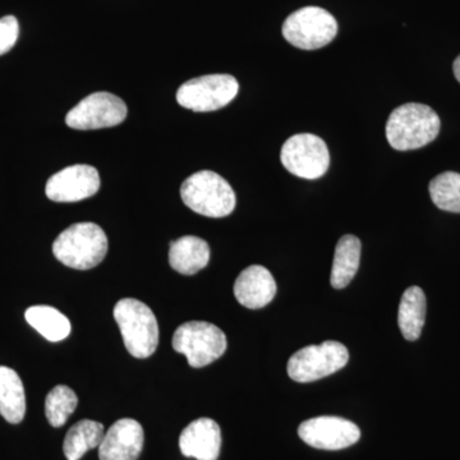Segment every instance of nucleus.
Instances as JSON below:
<instances>
[{"mask_svg":"<svg viewBox=\"0 0 460 460\" xmlns=\"http://www.w3.org/2000/svg\"><path fill=\"white\" fill-rule=\"evenodd\" d=\"M181 452L187 458L217 460L222 449V431L211 419H199L181 431Z\"/></svg>","mask_w":460,"mask_h":460,"instance_id":"14","label":"nucleus"},{"mask_svg":"<svg viewBox=\"0 0 460 460\" xmlns=\"http://www.w3.org/2000/svg\"><path fill=\"white\" fill-rule=\"evenodd\" d=\"M58 261L75 270H90L108 253V237L95 223H77L63 230L53 243Z\"/></svg>","mask_w":460,"mask_h":460,"instance_id":"2","label":"nucleus"},{"mask_svg":"<svg viewBox=\"0 0 460 460\" xmlns=\"http://www.w3.org/2000/svg\"><path fill=\"white\" fill-rule=\"evenodd\" d=\"M298 435L305 444L320 450H341L358 443L361 429L341 417L321 416L305 420Z\"/></svg>","mask_w":460,"mask_h":460,"instance_id":"11","label":"nucleus"},{"mask_svg":"<svg viewBox=\"0 0 460 460\" xmlns=\"http://www.w3.org/2000/svg\"><path fill=\"white\" fill-rule=\"evenodd\" d=\"M25 317L36 332L53 343L65 341L71 334L68 317L50 305H32L26 311Z\"/></svg>","mask_w":460,"mask_h":460,"instance_id":"21","label":"nucleus"},{"mask_svg":"<svg viewBox=\"0 0 460 460\" xmlns=\"http://www.w3.org/2000/svg\"><path fill=\"white\" fill-rule=\"evenodd\" d=\"M454 75H456V80L460 84V56L456 58V62L453 65Z\"/></svg>","mask_w":460,"mask_h":460,"instance_id":"25","label":"nucleus"},{"mask_svg":"<svg viewBox=\"0 0 460 460\" xmlns=\"http://www.w3.org/2000/svg\"><path fill=\"white\" fill-rule=\"evenodd\" d=\"M338 33V22L332 13L320 7H305L284 21V39L302 50L326 47Z\"/></svg>","mask_w":460,"mask_h":460,"instance_id":"7","label":"nucleus"},{"mask_svg":"<svg viewBox=\"0 0 460 460\" xmlns=\"http://www.w3.org/2000/svg\"><path fill=\"white\" fill-rule=\"evenodd\" d=\"M20 36V25L14 16L0 18V56L7 54L16 45Z\"/></svg>","mask_w":460,"mask_h":460,"instance_id":"24","label":"nucleus"},{"mask_svg":"<svg viewBox=\"0 0 460 460\" xmlns=\"http://www.w3.org/2000/svg\"><path fill=\"white\" fill-rule=\"evenodd\" d=\"M104 426L96 420H83L66 432L63 452L66 460H80L91 449L100 447L104 438Z\"/></svg>","mask_w":460,"mask_h":460,"instance_id":"20","label":"nucleus"},{"mask_svg":"<svg viewBox=\"0 0 460 460\" xmlns=\"http://www.w3.org/2000/svg\"><path fill=\"white\" fill-rule=\"evenodd\" d=\"M425 292L420 287H410L402 296L398 311V323L402 337L414 341L420 338L426 320Z\"/></svg>","mask_w":460,"mask_h":460,"instance_id":"19","label":"nucleus"},{"mask_svg":"<svg viewBox=\"0 0 460 460\" xmlns=\"http://www.w3.org/2000/svg\"><path fill=\"white\" fill-rule=\"evenodd\" d=\"M181 198L190 210L208 217H228L237 204L228 181L211 171L198 172L187 178L181 183Z\"/></svg>","mask_w":460,"mask_h":460,"instance_id":"4","label":"nucleus"},{"mask_svg":"<svg viewBox=\"0 0 460 460\" xmlns=\"http://www.w3.org/2000/svg\"><path fill=\"white\" fill-rule=\"evenodd\" d=\"M429 196L440 210L460 213V174L445 172L429 181Z\"/></svg>","mask_w":460,"mask_h":460,"instance_id":"22","label":"nucleus"},{"mask_svg":"<svg viewBox=\"0 0 460 460\" xmlns=\"http://www.w3.org/2000/svg\"><path fill=\"white\" fill-rule=\"evenodd\" d=\"M127 113L128 111L122 99L100 91L91 93L71 109L66 114V123L78 131H93L123 123Z\"/></svg>","mask_w":460,"mask_h":460,"instance_id":"10","label":"nucleus"},{"mask_svg":"<svg viewBox=\"0 0 460 460\" xmlns=\"http://www.w3.org/2000/svg\"><path fill=\"white\" fill-rule=\"evenodd\" d=\"M361 241L356 235L347 234L341 238L335 247L334 262H332L330 283L335 289H343L358 271L361 261Z\"/></svg>","mask_w":460,"mask_h":460,"instance_id":"18","label":"nucleus"},{"mask_svg":"<svg viewBox=\"0 0 460 460\" xmlns=\"http://www.w3.org/2000/svg\"><path fill=\"white\" fill-rule=\"evenodd\" d=\"M233 290L239 304L250 310H259L274 299L277 283L268 269L252 265L239 274Z\"/></svg>","mask_w":460,"mask_h":460,"instance_id":"15","label":"nucleus"},{"mask_svg":"<svg viewBox=\"0 0 460 460\" xmlns=\"http://www.w3.org/2000/svg\"><path fill=\"white\" fill-rule=\"evenodd\" d=\"M210 261V247L204 239L184 235L172 242L169 248V263L172 270L183 275H195Z\"/></svg>","mask_w":460,"mask_h":460,"instance_id":"16","label":"nucleus"},{"mask_svg":"<svg viewBox=\"0 0 460 460\" xmlns=\"http://www.w3.org/2000/svg\"><path fill=\"white\" fill-rule=\"evenodd\" d=\"M113 314L128 353L135 358L153 356L159 345V325L151 308L138 299L124 298Z\"/></svg>","mask_w":460,"mask_h":460,"instance_id":"3","label":"nucleus"},{"mask_svg":"<svg viewBox=\"0 0 460 460\" xmlns=\"http://www.w3.org/2000/svg\"><path fill=\"white\" fill-rule=\"evenodd\" d=\"M440 128V118L434 109L420 102H408L390 114L386 138L395 150H417L434 141Z\"/></svg>","mask_w":460,"mask_h":460,"instance_id":"1","label":"nucleus"},{"mask_svg":"<svg viewBox=\"0 0 460 460\" xmlns=\"http://www.w3.org/2000/svg\"><path fill=\"white\" fill-rule=\"evenodd\" d=\"M238 81L230 75H208L192 78L177 91L181 107L206 113L219 111L237 96Z\"/></svg>","mask_w":460,"mask_h":460,"instance_id":"8","label":"nucleus"},{"mask_svg":"<svg viewBox=\"0 0 460 460\" xmlns=\"http://www.w3.org/2000/svg\"><path fill=\"white\" fill-rule=\"evenodd\" d=\"M281 164L288 172L305 180H317L328 172L329 148L325 141L313 133H299L284 142Z\"/></svg>","mask_w":460,"mask_h":460,"instance_id":"9","label":"nucleus"},{"mask_svg":"<svg viewBox=\"0 0 460 460\" xmlns=\"http://www.w3.org/2000/svg\"><path fill=\"white\" fill-rule=\"evenodd\" d=\"M0 414L9 423L22 422L26 414V394L16 371L0 366Z\"/></svg>","mask_w":460,"mask_h":460,"instance_id":"17","label":"nucleus"},{"mask_svg":"<svg viewBox=\"0 0 460 460\" xmlns=\"http://www.w3.org/2000/svg\"><path fill=\"white\" fill-rule=\"evenodd\" d=\"M349 361V352L344 344L335 341L320 345H308L290 357L288 375L296 383H313L330 376Z\"/></svg>","mask_w":460,"mask_h":460,"instance_id":"6","label":"nucleus"},{"mask_svg":"<svg viewBox=\"0 0 460 460\" xmlns=\"http://www.w3.org/2000/svg\"><path fill=\"white\" fill-rule=\"evenodd\" d=\"M100 184L98 169L77 164L62 169L50 177L45 193L54 202H78L96 195Z\"/></svg>","mask_w":460,"mask_h":460,"instance_id":"12","label":"nucleus"},{"mask_svg":"<svg viewBox=\"0 0 460 460\" xmlns=\"http://www.w3.org/2000/svg\"><path fill=\"white\" fill-rule=\"evenodd\" d=\"M144 429L132 419L117 420L99 447L100 460H137L144 449Z\"/></svg>","mask_w":460,"mask_h":460,"instance_id":"13","label":"nucleus"},{"mask_svg":"<svg viewBox=\"0 0 460 460\" xmlns=\"http://www.w3.org/2000/svg\"><path fill=\"white\" fill-rule=\"evenodd\" d=\"M175 352L184 354L189 365L201 368L219 359L226 350V334L206 321H190L175 330L172 341Z\"/></svg>","mask_w":460,"mask_h":460,"instance_id":"5","label":"nucleus"},{"mask_svg":"<svg viewBox=\"0 0 460 460\" xmlns=\"http://www.w3.org/2000/svg\"><path fill=\"white\" fill-rule=\"evenodd\" d=\"M78 398L71 387L58 385L45 399V414L53 428H62L77 408Z\"/></svg>","mask_w":460,"mask_h":460,"instance_id":"23","label":"nucleus"}]
</instances>
